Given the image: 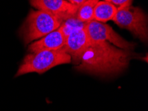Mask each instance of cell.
Returning <instances> with one entry per match:
<instances>
[{
    "instance_id": "obj_6",
    "label": "cell",
    "mask_w": 148,
    "mask_h": 111,
    "mask_svg": "<svg viewBox=\"0 0 148 111\" xmlns=\"http://www.w3.org/2000/svg\"><path fill=\"white\" fill-rule=\"evenodd\" d=\"M29 1L34 8L49 13L63 21L76 16L79 8L66 0H29Z\"/></svg>"
},
{
    "instance_id": "obj_4",
    "label": "cell",
    "mask_w": 148,
    "mask_h": 111,
    "mask_svg": "<svg viewBox=\"0 0 148 111\" xmlns=\"http://www.w3.org/2000/svg\"><path fill=\"white\" fill-rule=\"evenodd\" d=\"M112 21L142 42H147V16L142 9L132 5L119 8Z\"/></svg>"
},
{
    "instance_id": "obj_3",
    "label": "cell",
    "mask_w": 148,
    "mask_h": 111,
    "mask_svg": "<svg viewBox=\"0 0 148 111\" xmlns=\"http://www.w3.org/2000/svg\"><path fill=\"white\" fill-rule=\"evenodd\" d=\"M63 21L41 10H31L19 30L25 45H27L59 29Z\"/></svg>"
},
{
    "instance_id": "obj_2",
    "label": "cell",
    "mask_w": 148,
    "mask_h": 111,
    "mask_svg": "<svg viewBox=\"0 0 148 111\" xmlns=\"http://www.w3.org/2000/svg\"><path fill=\"white\" fill-rule=\"evenodd\" d=\"M71 62V57L61 48L57 50L29 53L24 57L15 77L31 72L42 74L58 65Z\"/></svg>"
},
{
    "instance_id": "obj_13",
    "label": "cell",
    "mask_w": 148,
    "mask_h": 111,
    "mask_svg": "<svg viewBox=\"0 0 148 111\" xmlns=\"http://www.w3.org/2000/svg\"><path fill=\"white\" fill-rule=\"evenodd\" d=\"M66 1H69V3H71L74 6L80 7L82 3H84V2H86L87 0H66Z\"/></svg>"
},
{
    "instance_id": "obj_5",
    "label": "cell",
    "mask_w": 148,
    "mask_h": 111,
    "mask_svg": "<svg viewBox=\"0 0 148 111\" xmlns=\"http://www.w3.org/2000/svg\"><path fill=\"white\" fill-rule=\"evenodd\" d=\"M85 29L92 41H106L125 50L132 51L135 47V44L127 41L105 23L92 20L87 23Z\"/></svg>"
},
{
    "instance_id": "obj_8",
    "label": "cell",
    "mask_w": 148,
    "mask_h": 111,
    "mask_svg": "<svg viewBox=\"0 0 148 111\" xmlns=\"http://www.w3.org/2000/svg\"><path fill=\"white\" fill-rule=\"evenodd\" d=\"M66 37L61 29H59L44 36L42 39L36 41L29 45V53H35L41 51L57 50L62 48L65 43Z\"/></svg>"
},
{
    "instance_id": "obj_12",
    "label": "cell",
    "mask_w": 148,
    "mask_h": 111,
    "mask_svg": "<svg viewBox=\"0 0 148 111\" xmlns=\"http://www.w3.org/2000/svg\"><path fill=\"white\" fill-rule=\"evenodd\" d=\"M104 1H108L119 8L132 5V2H133L134 0H104Z\"/></svg>"
},
{
    "instance_id": "obj_7",
    "label": "cell",
    "mask_w": 148,
    "mask_h": 111,
    "mask_svg": "<svg viewBox=\"0 0 148 111\" xmlns=\"http://www.w3.org/2000/svg\"><path fill=\"white\" fill-rule=\"evenodd\" d=\"M90 39L84 28L78 29L72 31L66 38L62 49L71 57L74 64L80 63L83 54L89 46Z\"/></svg>"
},
{
    "instance_id": "obj_11",
    "label": "cell",
    "mask_w": 148,
    "mask_h": 111,
    "mask_svg": "<svg viewBox=\"0 0 148 111\" xmlns=\"http://www.w3.org/2000/svg\"><path fill=\"white\" fill-rule=\"evenodd\" d=\"M87 23L82 22L78 20L76 16L69 18L62 22L61 26H60V29H61L64 35L67 37L72 31L78 29L84 28Z\"/></svg>"
},
{
    "instance_id": "obj_10",
    "label": "cell",
    "mask_w": 148,
    "mask_h": 111,
    "mask_svg": "<svg viewBox=\"0 0 148 111\" xmlns=\"http://www.w3.org/2000/svg\"><path fill=\"white\" fill-rule=\"evenodd\" d=\"M100 0H87L78 9L76 17L79 21L88 23L93 20V13L96 4Z\"/></svg>"
},
{
    "instance_id": "obj_9",
    "label": "cell",
    "mask_w": 148,
    "mask_h": 111,
    "mask_svg": "<svg viewBox=\"0 0 148 111\" xmlns=\"http://www.w3.org/2000/svg\"><path fill=\"white\" fill-rule=\"evenodd\" d=\"M118 8L108 1H99L96 4L93 13V20L106 23L112 20L117 12Z\"/></svg>"
},
{
    "instance_id": "obj_1",
    "label": "cell",
    "mask_w": 148,
    "mask_h": 111,
    "mask_svg": "<svg viewBox=\"0 0 148 111\" xmlns=\"http://www.w3.org/2000/svg\"><path fill=\"white\" fill-rule=\"evenodd\" d=\"M134 54L106 41H92L75 69L100 76L117 74L126 69Z\"/></svg>"
}]
</instances>
